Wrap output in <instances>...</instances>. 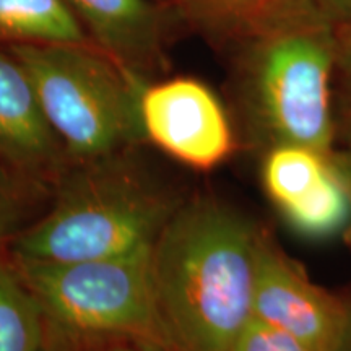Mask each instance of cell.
<instances>
[{"instance_id":"6da1fadb","label":"cell","mask_w":351,"mask_h":351,"mask_svg":"<svg viewBox=\"0 0 351 351\" xmlns=\"http://www.w3.org/2000/svg\"><path fill=\"white\" fill-rule=\"evenodd\" d=\"M262 236L215 200L181 204L152 245L155 304L171 351H231L252 317Z\"/></svg>"},{"instance_id":"7a4b0ae2","label":"cell","mask_w":351,"mask_h":351,"mask_svg":"<svg viewBox=\"0 0 351 351\" xmlns=\"http://www.w3.org/2000/svg\"><path fill=\"white\" fill-rule=\"evenodd\" d=\"M181 204L124 153L77 163L46 215L12 239L13 261L70 263L145 251Z\"/></svg>"},{"instance_id":"3957f363","label":"cell","mask_w":351,"mask_h":351,"mask_svg":"<svg viewBox=\"0 0 351 351\" xmlns=\"http://www.w3.org/2000/svg\"><path fill=\"white\" fill-rule=\"evenodd\" d=\"M12 54L28 72L65 156L75 163L124 153L145 138L135 70L82 44L16 43Z\"/></svg>"},{"instance_id":"277c9868","label":"cell","mask_w":351,"mask_h":351,"mask_svg":"<svg viewBox=\"0 0 351 351\" xmlns=\"http://www.w3.org/2000/svg\"><path fill=\"white\" fill-rule=\"evenodd\" d=\"M335 67V25L307 5L300 19L262 38L252 57L251 96L271 147L298 145L330 153Z\"/></svg>"},{"instance_id":"5b68a950","label":"cell","mask_w":351,"mask_h":351,"mask_svg":"<svg viewBox=\"0 0 351 351\" xmlns=\"http://www.w3.org/2000/svg\"><path fill=\"white\" fill-rule=\"evenodd\" d=\"M13 262L47 322L72 339H125L168 348L153 293L152 247L99 261Z\"/></svg>"},{"instance_id":"8992f818","label":"cell","mask_w":351,"mask_h":351,"mask_svg":"<svg viewBox=\"0 0 351 351\" xmlns=\"http://www.w3.org/2000/svg\"><path fill=\"white\" fill-rule=\"evenodd\" d=\"M140 121L145 138L189 168H217L234 148L225 108L195 78L181 77L145 86L140 95Z\"/></svg>"},{"instance_id":"52a82bcc","label":"cell","mask_w":351,"mask_h":351,"mask_svg":"<svg viewBox=\"0 0 351 351\" xmlns=\"http://www.w3.org/2000/svg\"><path fill=\"white\" fill-rule=\"evenodd\" d=\"M262 182L288 225L306 238H332L351 225V178L330 153L274 145Z\"/></svg>"},{"instance_id":"ba28073f","label":"cell","mask_w":351,"mask_h":351,"mask_svg":"<svg viewBox=\"0 0 351 351\" xmlns=\"http://www.w3.org/2000/svg\"><path fill=\"white\" fill-rule=\"evenodd\" d=\"M252 315L288 333L307 351H343L350 337L348 309L263 238Z\"/></svg>"},{"instance_id":"9c48e42d","label":"cell","mask_w":351,"mask_h":351,"mask_svg":"<svg viewBox=\"0 0 351 351\" xmlns=\"http://www.w3.org/2000/svg\"><path fill=\"white\" fill-rule=\"evenodd\" d=\"M64 156L28 72L13 54H0V161L41 179L59 169Z\"/></svg>"},{"instance_id":"30bf717a","label":"cell","mask_w":351,"mask_h":351,"mask_svg":"<svg viewBox=\"0 0 351 351\" xmlns=\"http://www.w3.org/2000/svg\"><path fill=\"white\" fill-rule=\"evenodd\" d=\"M96 43L132 70L147 67L160 51L161 19L150 0H65Z\"/></svg>"},{"instance_id":"8fae6325","label":"cell","mask_w":351,"mask_h":351,"mask_svg":"<svg viewBox=\"0 0 351 351\" xmlns=\"http://www.w3.org/2000/svg\"><path fill=\"white\" fill-rule=\"evenodd\" d=\"M0 36L34 44L85 43L83 26L65 0H0Z\"/></svg>"},{"instance_id":"7c38bea8","label":"cell","mask_w":351,"mask_h":351,"mask_svg":"<svg viewBox=\"0 0 351 351\" xmlns=\"http://www.w3.org/2000/svg\"><path fill=\"white\" fill-rule=\"evenodd\" d=\"M46 339L43 306L15 262L0 256V351H41Z\"/></svg>"},{"instance_id":"4fadbf2b","label":"cell","mask_w":351,"mask_h":351,"mask_svg":"<svg viewBox=\"0 0 351 351\" xmlns=\"http://www.w3.org/2000/svg\"><path fill=\"white\" fill-rule=\"evenodd\" d=\"M38 179L0 161V243L28 228L38 204Z\"/></svg>"},{"instance_id":"5bb4252c","label":"cell","mask_w":351,"mask_h":351,"mask_svg":"<svg viewBox=\"0 0 351 351\" xmlns=\"http://www.w3.org/2000/svg\"><path fill=\"white\" fill-rule=\"evenodd\" d=\"M231 351H307L300 341L263 320L252 317L236 339Z\"/></svg>"},{"instance_id":"9a60e30c","label":"cell","mask_w":351,"mask_h":351,"mask_svg":"<svg viewBox=\"0 0 351 351\" xmlns=\"http://www.w3.org/2000/svg\"><path fill=\"white\" fill-rule=\"evenodd\" d=\"M191 7L212 20L234 21L256 19L267 12L276 0H187Z\"/></svg>"},{"instance_id":"2e32d148","label":"cell","mask_w":351,"mask_h":351,"mask_svg":"<svg viewBox=\"0 0 351 351\" xmlns=\"http://www.w3.org/2000/svg\"><path fill=\"white\" fill-rule=\"evenodd\" d=\"M337 67L343 78V96L346 111L351 116V21L335 25Z\"/></svg>"},{"instance_id":"e0dca14e","label":"cell","mask_w":351,"mask_h":351,"mask_svg":"<svg viewBox=\"0 0 351 351\" xmlns=\"http://www.w3.org/2000/svg\"><path fill=\"white\" fill-rule=\"evenodd\" d=\"M306 5L333 25L351 21V0H307Z\"/></svg>"},{"instance_id":"ac0fdd59","label":"cell","mask_w":351,"mask_h":351,"mask_svg":"<svg viewBox=\"0 0 351 351\" xmlns=\"http://www.w3.org/2000/svg\"><path fill=\"white\" fill-rule=\"evenodd\" d=\"M41 351H77V340L47 322V339Z\"/></svg>"},{"instance_id":"d6986e66","label":"cell","mask_w":351,"mask_h":351,"mask_svg":"<svg viewBox=\"0 0 351 351\" xmlns=\"http://www.w3.org/2000/svg\"><path fill=\"white\" fill-rule=\"evenodd\" d=\"M109 351H171L169 348L155 343H138V341H132V343L117 345Z\"/></svg>"},{"instance_id":"ffe728a7","label":"cell","mask_w":351,"mask_h":351,"mask_svg":"<svg viewBox=\"0 0 351 351\" xmlns=\"http://www.w3.org/2000/svg\"><path fill=\"white\" fill-rule=\"evenodd\" d=\"M341 165H343L345 171H346V173H348V176L351 178V153H350L348 158H346V160H345L343 163H341Z\"/></svg>"}]
</instances>
